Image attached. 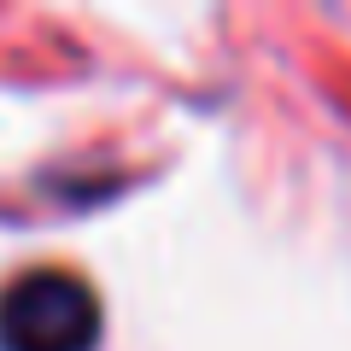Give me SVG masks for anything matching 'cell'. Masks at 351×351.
I'll list each match as a JSON object with an SVG mask.
<instances>
[{
    "label": "cell",
    "mask_w": 351,
    "mask_h": 351,
    "mask_svg": "<svg viewBox=\"0 0 351 351\" xmlns=\"http://www.w3.org/2000/svg\"><path fill=\"white\" fill-rule=\"evenodd\" d=\"M100 299L71 269H29L0 293V351H94Z\"/></svg>",
    "instance_id": "cell-1"
}]
</instances>
